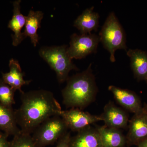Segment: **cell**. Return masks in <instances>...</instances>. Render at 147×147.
Returning <instances> with one entry per match:
<instances>
[{
  "label": "cell",
  "instance_id": "cell-7",
  "mask_svg": "<svg viewBox=\"0 0 147 147\" xmlns=\"http://www.w3.org/2000/svg\"><path fill=\"white\" fill-rule=\"evenodd\" d=\"M60 116L65 122L68 129L78 132L92 124L101 121L99 116L92 115L76 108L62 110Z\"/></svg>",
  "mask_w": 147,
  "mask_h": 147
},
{
  "label": "cell",
  "instance_id": "cell-9",
  "mask_svg": "<svg viewBox=\"0 0 147 147\" xmlns=\"http://www.w3.org/2000/svg\"><path fill=\"white\" fill-rule=\"evenodd\" d=\"M99 117L104 122L105 125L111 128H125L128 122V117L125 112L112 102L105 105L103 113Z\"/></svg>",
  "mask_w": 147,
  "mask_h": 147
},
{
  "label": "cell",
  "instance_id": "cell-10",
  "mask_svg": "<svg viewBox=\"0 0 147 147\" xmlns=\"http://www.w3.org/2000/svg\"><path fill=\"white\" fill-rule=\"evenodd\" d=\"M126 54L130 59V65L137 81L147 83V52L139 49H129Z\"/></svg>",
  "mask_w": 147,
  "mask_h": 147
},
{
  "label": "cell",
  "instance_id": "cell-3",
  "mask_svg": "<svg viewBox=\"0 0 147 147\" xmlns=\"http://www.w3.org/2000/svg\"><path fill=\"white\" fill-rule=\"evenodd\" d=\"M98 36L103 47L110 53L111 62H115L117 50H127L125 32L114 12L109 13Z\"/></svg>",
  "mask_w": 147,
  "mask_h": 147
},
{
  "label": "cell",
  "instance_id": "cell-8",
  "mask_svg": "<svg viewBox=\"0 0 147 147\" xmlns=\"http://www.w3.org/2000/svg\"><path fill=\"white\" fill-rule=\"evenodd\" d=\"M108 90L113 93L116 101L127 110L134 115L144 112L140 98L134 92L113 85L108 87Z\"/></svg>",
  "mask_w": 147,
  "mask_h": 147
},
{
  "label": "cell",
  "instance_id": "cell-19",
  "mask_svg": "<svg viewBox=\"0 0 147 147\" xmlns=\"http://www.w3.org/2000/svg\"><path fill=\"white\" fill-rule=\"evenodd\" d=\"M15 90L8 84L0 79V103L7 107L13 109L12 106L15 104Z\"/></svg>",
  "mask_w": 147,
  "mask_h": 147
},
{
  "label": "cell",
  "instance_id": "cell-15",
  "mask_svg": "<svg viewBox=\"0 0 147 147\" xmlns=\"http://www.w3.org/2000/svg\"><path fill=\"white\" fill-rule=\"evenodd\" d=\"M21 1L18 0L13 2V15L12 18L9 21L8 27L14 32L12 35V45L17 46L25 38L22 30L25 26L26 16L21 12L20 3Z\"/></svg>",
  "mask_w": 147,
  "mask_h": 147
},
{
  "label": "cell",
  "instance_id": "cell-11",
  "mask_svg": "<svg viewBox=\"0 0 147 147\" xmlns=\"http://www.w3.org/2000/svg\"><path fill=\"white\" fill-rule=\"evenodd\" d=\"M147 138V117L143 112L135 114L129 122L126 137L130 144L137 145Z\"/></svg>",
  "mask_w": 147,
  "mask_h": 147
},
{
  "label": "cell",
  "instance_id": "cell-24",
  "mask_svg": "<svg viewBox=\"0 0 147 147\" xmlns=\"http://www.w3.org/2000/svg\"><path fill=\"white\" fill-rule=\"evenodd\" d=\"M143 110H144V113L147 117V104L145 103L144 105L143 106Z\"/></svg>",
  "mask_w": 147,
  "mask_h": 147
},
{
  "label": "cell",
  "instance_id": "cell-16",
  "mask_svg": "<svg viewBox=\"0 0 147 147\" xmlns=\"http://www.w3.org/2000/svg\"><path fill=\"white\" fill-rule=\"evenodd\" d=\"M102 147H123L126 138L119 129L108 127L106 125L98 127Z\"/></svg>",
  "mask_w": 147,
  "mask_h": 147
},
{
  "label": "cell",
  "instance_id": "cell-2",
  "mask_svg": "<svg viewBox=\"0 0 147 147\" xmlns=\"http://www.w3.org/2000/svg\"><path fill=\"white\" fill-rule=\"evenodd\" d=\"M90 63L86 69L69 77L62 90L63 102L67 108L82 110L94 100L98 91Z\"/></svg>",
  "mask_w": 147,
  "mask_h": 147
},
{
  "label": "cell",
  "instance_id": "cell-12",
  "mask_svg": "<svg viewBox=\"0 0 147 147\" xmlns=\"http://www.w3.org/2000/svg\"><path fill=\"white\" fill-rule=\"evenodd\" d=\"M94 6L87 8L74 21V26L80 31L81 34H91L97 31L99 27V14L94 11Z\"/></svg>",
  "mask_w": 147,
  "mask_h": 147
},
{
  "label": "cell",
  "instance_id": "cell-22",
  "mask_svg": "<svg viewBox=\"0 0 147 147\" xmlns=\"http://www.w3.org/2000/svg\"><path fill=\"white\" fill-rule=\"evenodd\" d=\"M8 136L0 131V147H10V142H9Z\"/></svg>",
  "mask_w": 147,
  "mask_h": 147
},
{
  "label": "cell",
  "instance_id": "cell-13",
  "mask_svg": "<svg viewBox=\"0 0 147 147\" xmlns=\"http://www.w3.org/2000/svg\"><path fill=\"white\" fill-rule=\"evenodd\" d=\"M71 147H102L100 135L97 129L88 126L78 131L71 137Z\"/></svg>",
  "mask_w": 147,
  "mask_h": 147
},
{
  "label": "cell",
  "instance_id": "cell-20",
  "mask_svg": "<svg viewBox=\"0 0 147 147\" xmlns=\"http://www.w3.org/2000/svg\"><path fill=\"white\" fill-rule=\"evenodd\" d=\"M10 147H37L30 134L23 133L13 136Z\"/></svg>",
  "mask_w": 147,
  "mask_h": 147
},
{
  "label": "cell",
  "instance_id": "cell-17",
  "mask_svg": "<svg viewBox=\"0 0 147 147\" xmlns=\"http://www.w3.org/2000/svg\"><path fill=\"white\" fill-rule=\"evenodd\" d=\"M0 131L9 136H16L21 132L16 123L14 111L0 103Z\"/></svg>",
  "mask_w": 147,
  "mask_h": 147
},
{
  "label": "cell",
  "instance_id": "cell-5",
  "mask_svg": "<svg viewBox=\"0 0 147 147\" xmlns=\"http://www.w3.org/2000/svg\"><path fill=\"white\" fill-rule=\"evenodd\" d=\"M68 127L60 116H54L40 124L32 137L37 147L52 145L68 132Z\"/></svg>",
  "mask_w": 147,
  "mask_h": 147
},
{
  "label": "cell",
  "instance_id": "cell-4",
  "mask_svg": "<svg viewBox=\"0 0 147 147\" xmlns=\"http://www.w3.org/2000/svg\"><path fill=\"white\" fill-rule=\"evenodd\" d=\"M67 48L65 45L44 47L39 51L40 56L56 72L59 83L67 81L69 73L71 70H79L69 55Z\"/></svg>",
  "mask_w": 147,
  "mask_h": 147
},
{
  "label": "cell",
  "instance_id": "cell-14",
  "mask_svg": "<svg viewBox=\"0 0 147 147\" xmlns=\"http://www.w3.org/2000/svg\"><path fill=\"white\" fill-rule=\"evenodd\" d=\"M9 71L7 73H2V79L3 82L14 90L20 91L21 94L24 92L21 90V87L24 85H28L31 81H26L24 77V73L22 71L18 61L13 59L9 60Z\"/></svg>",
  "mask_w": 147,
  "mask_h": 147
},
{
  "label": "cell",
  "instance_id": "cell-6",
  "mask_svg": "<svg viewBox=\"0 0 147 147\" xmlns=\"http://www.w3.org/2000/svg\"><path fill=\"white\" fill-rule=\"evenodd\" d=\"M67 52L71 59H80L95 53L100 41L99 36L95 34H78L74 33L70 37Z\"/></svg>",
  "mask_w": 147,
  "mask_h": 147
},
{
  "label": "cell",
  "instance_id": "cell-21",
  "mask_svg": "<svg viewBox=\"0 0 147 147\" xmlns=\"http://www.w3.org/2000/svg\"><path fill=\"white\" fill-rule=\"evenodd\" d=\"M71 137L69 132H67L64 135L58 140L56 147H71Z\"/></svg>",
  "mask_w": 147,
  "mask_h": 147
},
{
  "label": "cell",
  "instance_id": "cell-1",
  "mask_svg": "<svg viewBox=\"0 0 147 147\" xmlns=\"http://www.w3.org/2000/svg\"><path fill=\"white\" fill-rule=\"evenodd\" d=\"M21 98V106L14 111L16 123L23 133L31 134L47 119L60 116L62 110L53 93L49 91L24 92Z\"/></svg>",
  "mask_w": 147,
  "mask_h": 147
},
{
  "label": "cell",
  "instance_id": "cell-23",
  "mask_svg": "<svg viewBox=\"0 0 147 147\" xmlns=\"http://www.w3.org/2000/svg\"><path fill=\"white\" fill-rule=\"evenodd\" d=\"M137 147H147V138L137 145Z\"/></svg>",
  "mask_w": 147,
  "mask_h": 147
},
{
  "label": "cell",
  "instance_id": "cell-18",
  "mask_svg": "<svg viewBox=\"0 0 147 147\" xmlns=\"http://www.w3.org/2000/svg\"><path fill=\"white\" fill-rule=\"evenodd\" d=\"M43 17L42 11L30 10L28 16H26L25 29L23 32L24 37L29 36L30 38L32 43L36 47L38 42L39 37L37 34V30L40 27V23Z\"/></svg>",
  "mask_w": 147,
  "mask_h": 147
}]
</instances>
